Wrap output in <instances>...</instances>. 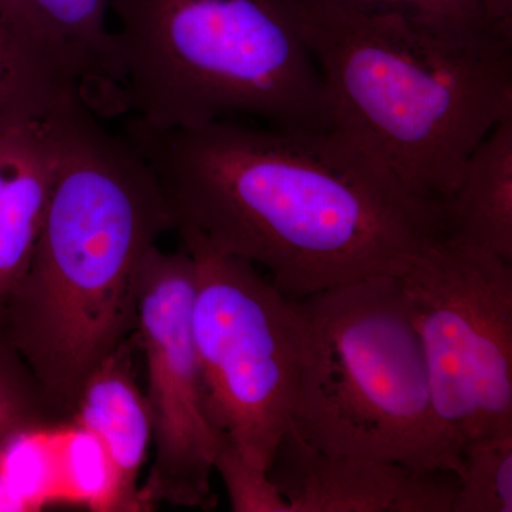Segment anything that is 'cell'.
I'll list each match as a JSON object with an SVG mask.
<instances>
[{"label": "cell", "mask_w": 512, "mask_h": 512, "mask_svg": "<svg viewBox=\"0 0 512 512\" xmlns=\"http://www.w3.org/2000/svg\"><path fill=\"white\" fill-rule=\"evenodd\" d=\"M124 137L156 175L173 231L264 268L303 299L375 276H400L443 235L440 207L400 187L333 131L224 119Z\"/></svg>", "instance_id": "cell-1"}, {"label": "cell", "mask_w": 512, "mask_h": 512, "mask_svg": "<svg viewBox=\"0 0 512 512\" xmlns=\"http://www.w3.org/2000/svg\"><path fill=\"white\" fill-rule=\"evenodd\" d=\"M167 231L150 165L82 100L70 101L35 251L0 315V332L64 424L89 376L136 332L141 265Z\"/></svg>", "instance_id": "cell-2"}, {"label": "cell", "mask_w": 512, "mask_h": 512, "mask_svg": "<svg viewBox=\"0 0 512 512\" xmlns=\"http://www.w3.org/2000/svg\"><path fill=\"white\" fill-rule=\"evenodd\" d=\"M303 3L330 131L407 194L440 207L478 144L512 114V45Z\"/></svg>", "instance_id": "cell-3"}, {"label": "cell", "mask_w": 512, "mask_h": 512, "mask_svg": "<svg viewBox=\"0 0 512 512\" xmlns=\"http://www.w3.org/2000/svg\"><path fill=\"white\" fill-rule=\"evenodd\" d=\"M128 117L154 128L255 120L330 130L303 0H110Z\"/></svg>", "instance_id": "cell-4"}, {"label": "cell", "mask_w": 512, "mask_h": 512, "mask_svg": "<svg viewBox=\"0 0 512 512\" xmlns=\"http://www.w3.org/2000/svg\"><path fill=\"white\" fill-rule=\"evenodd\" d=\"M303 348L291 427L336 454L456 473L397 276L298 299Z\"/></svg>", "instance_id": "cell-5"}, {"label": "cell", "mask_w": 512, "mask_h": 512, "mask_svg": "<svg viewBox=\"0 0 512 512\" xmlns=\"http://www.w3.org/2000/svg\"><path fill=\"white\" fill-rule=\"evenodd\" d=\"M194 264L192 338L218 444L268 471L291 427L303 348L298 299L255 265L177 232Z\"/></svg>", "instance_id": "cell-6"}, {"label": "cell", "mask_w": 512, "mask_h": 512, "mask_svg": "<svg viewBox=\"0 0 512 512\" xmlns=\"http://www.w3.org/2000/svg\"><path fill=\"white\" fill-rule=\"evenodd\" d=\"M447 443L512 431V264L460 239H433L397 276Z\"/></svg>", "instance_id": "cell-7"}, {"label": "cell", "mask_w": 512, "mask_h": 512, "mask_svg": "<svg viewBox=\"0 0 512 512\" xmlns=\"http://www.w3.org/2000/svg\"><path fill=\"white\" fill-rule=\"evenodd\" d=\"M194 264L185 249L147 252L138 276L134 339L147 366L154 458L140 487L141 510L161 503L212 510L218 437L212 430L192 338Z\"/></svg>", "instance_id": "cell-8"}, {"label": "cell", "mask_w": 512, "mask_h": 512, "mask_svg": "<svg viewBox=\"0 0 512 512\" xmlns=\"http://www.w3.org/2000/svg\"><path fill=\"white\" fill-rule=\"evenodd\" d=\"M269 477L289 512H451L456 474L309 446L288 430Z\"/></svg>", "instance_id": "cell-9"}, {"label": "cell", "mask_w": 512, "mask_h": 512, "mask_svg": "<svg viewBox=\"0 0 512 512\" xmlns=\"http://www.w3.org/2000/svg\"><path fill=\"white\" fill-rule=\"evenodd\" d=\"M134 348L133 335L97 366L69 423L87 431L106 456L110 487L104 511H143L138 478L153 444V427L134 373Z\"/></svg>", "instance_id": "cell-10"}, {"label": "cell", "mask_w": 512, "mask_h": 512, "mask_svg": "<svg viewBox=\"0 0 512 512\" xmlns=\"http://www.w3.org/2000/svg\"><path fill=\"white\" fill-rule=\"evenodd\" d=\"M72 100L20 128L0 192V315L35 251L59 161L63 111Z\"/></svg>", "instance_id": "cell-11"}, {"label": "cell", "mask_w": 512, "mask_h": 512, "mask_svg": "<svg viewBox=\"0 0 512 512\" xmlns=\"http://www.w3.org/2000/svg\"><path fill=\"white\" fill-rule=\"evenodd\" d=\"M74 97L76 77L25 0H0V134L46 119Z\"/></svg>", "instance_id": "cell-12"}, {"label": "cell", "mask_w": 512, "mask_h": 512, "mask_svg": "<svg viewBox=\"0 0 512 512\" xmlns=\"http://www.w3.org/2000/svg\"><path fill=\"white\" fill-rule=\"evenodd\" d=\"M33 18L69 64L80 99L97 117L126 116L124 73L110 0H25Z\"/></svg>", "instance_id": "cell-13"}, {"label": "cell", "mask_w": 512, "mask_h": 512, "mask_svg": "<svg viewBox=\"0 0 512 512\" xmlns=\"http://www.w3.org/2000/svg\"><path fill=\"white\" fill-rule=\"evenodd\" d=\"M440 214L444 237L512 264V114L478 144Z\"/></svg>", "instance_id": "cell-14"}, {"label": "cell", "mask_w": 512, "mask_h": 512, "mask_svg": "<svg viewBox=\"0 0 512 512\" xmlns=\"http://www.w3.org/2000/svg\"><path fill=\"white\" fill-rule=\"evenodd\" d=\"M359 15L396 16L464 42L512 45V0H303Z\"/></svg>", "instance_id": "cell-15"}, {"label": "cell", "mask_w": 512, "mask_h": 512, "mask_svg": "<svg viewBox=\"0 0 512 512\" xmlns=\"http://www.w3.org/2000/svg\"><path fill=\"white\" fill-rule=\"evenodd\" d=\"M451 512H512V431L461 450Z\"/></svg>", "instance_id": "cell-16"}, {"label": "cell", "mask_w": 512, "mask_h": 512, "mask_svg": "<svg viewBox=\"0 0 512 512\" xmlns=\"http://www.w3.org/2000/svg\"><path fill=\"white\" fill-rule=\"evenodd\" d=\"M60 426L29 366L0 332V447L19 434Z\"/></svg>", "instance_id": "cell-17"}, {"label": "cell", "mask_w": 512, "mask_h": 512, "mask_svg": "<svg viewBox=\"0 0 512 512\" xmlns=\"http://www.w3.org/2000/svg\"><path fill=\"white\" fill-rule=\"evenodd\" d=\"M214 471L227 488L234 512H289V505L268 471L248 463L234 447L218 444Z\"/></svg>", "instance_id": "cell-18"}, {"label": "cell", "mask_w": 512, "mask_h": 512, "mask_svg": "<svg viewBox=\"0 0 512 512\" xmlns=\"http://www.w3.org/2000/svg\"><path fill=\"white\" fill-rule=\"evenodd\" d=\"M22 127L12 128V130L0 134V192H2L10 160H12L13 151H15L16 140H18V134Z\"/></svg>", "instance_id": "cell-19"}]
</instances>
